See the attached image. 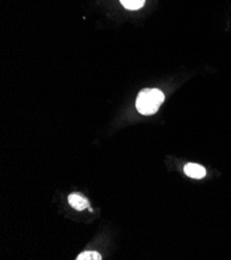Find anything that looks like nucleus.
<instances>
[{
    "label": "nucleus",
    "mask_w": 231,
    "mask_h": 260,
    "mask_svg": "<svg viewBox=\"0 0 231 260\" xmlns=\"http://www.w3.org/2000/svg\"><path fill=\"white\" fill-rule=\"evenodd\" d=\"M164 93L157 88H146L139 92L136 101V108L142 115L155 114L164 103Z\"/></svg>",
    "instance_id": "1"
},
{
    "label": "nucleus",
    "mask_w": 231,
    "mask_h": 260,
    "mask_svg": "<svg viewBox=\"0 0 231 260\" xmlns=\"http://www.w3.org/2000/svg\"><path fill=\"white\" fill-rule=\"evenodd\" d=\"M69 203L72 207H74L77 211H83L89 206V202L87 198H85L83 195L78 194V193H73L69 195Z\"/></svg>",
    "instance_id": "2"
},
{
    "label": "nucleus",
    "mask_w": 231,
    "mask_h": 260,
    "mask_svg": "<svg viewBox=\"0 0 231 260\" xmlns=\"http://www.w3.org/2000/svg\"><path fill=\"white\" fill-rule=\"evenodd\" d=\"M184 171H185L186 175H188L189 177L195 178V179L203 178L205 175H207V170H205L204 167H202L201 165H198V164H194V163L187 164L184 168Z\"/></svg>",
    "instance_id": "3"
},
{
    "label": "nucleus",
    "mask_w": 231,
    "mask_h": 260,
    "mask_svg": "<svg viewBox=\"0 0 231 260\" xmlns=\"http://www.w3.org/2000/svg\"><path fill=\"white\" fill-rule=\"evenodd\" d=\"M120 3L126 10L136 11L144 6L145 0H120Z\"/></svg>",
    "instance_id": "4"
},
{
    "label": "nucleus",
    "mask_w": 231,
    "mask_h": 260,
    "mask_svg": "<svg viewBox=\"0 0 231 260\" xmlns=\"http://www.w3.org/2000/svg\"><path fill=\"white\" fill-rule=\"evenodd\" d=\"M77 260H101L102 257L100 253L95 251H86L78 255V257L76 258Z\"/></svg>",
    "instance_id": "5"
}]
</instances>
